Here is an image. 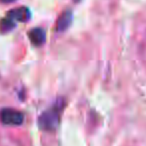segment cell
<instances>
[{
	"label": "cell",
	"instance_id": "3",
	"mask_svg": "<svg viewBox=\"0 0 146 146\" xmlns=\"http://www.w3.org/2000/svg\"><path fill=\"white\" fill-rule=\"evenodd\" d=\"M8 17L13 21H19V22H25L30 17V12L24 6L18 7V8L12 9L8 12Z\"/></svg>",
	"mask_w": 146,
	"mask_h": 146
},
{
	"label": "cell",
	"instance_id": "2",
	"mask_svg": "<svg viewBox=\"0 0 146 146\" xmlns=\"http://www.w3.org/2000/svg\"><path fill=\"white\" fill-rule=\"evenodd\" d=\"M0 120L5 125H21L24 121V115L18 110L5 108L0 113Z\"/></svg>",
	"mask_w": 146,
	"mask_h": 146
},
{
	"label": "cell",
	"instance_id": "5",
	"mask_svg": "<svg viewBox=\"0 0 146 146\" xmlns=\"http://www.w3.org/2000/svg\"><path fill=\"white\" fill-rule=\"evenodd\" d=\"M73 15L70 10H65L62 14L59 16L58 20H57V30L62 32L68 29V27L71 25L72 22Z\"/></svg>",
	"mask_w": 146,
	"mask_h": 146
},
{
	"label": "cell",
	"instance_id": "6",
	"mask_svg": "<svg viewBox=\"0 0 146 146\" xmlns=\"http://www.w3.org/2000/svg\"><path fill=\"white\" fill-rule=\"evenodd\" d=\"M15 26L14 21L11 18H9L8 16L6 18H3L2 20L0 21V31L1 32H7L10 31L11 29H13Z\"/></svg>",
	"mask_w": 146,
	"mask_h": 146
},
{
	"label": "cell",
	"instance_id": "1",
	"mask_svg": "<svg viewBox=\"0 0 146 146\" xmlns=\"http://www.w3.org/2000/svg\"><path fill=\"white\" fill-rule=\"evenodd\" d=\"M59 121V113L57 109H50L42 113L39 117L38 123L41 129L46 131H53L56 129Z\"/></svg>",
	"mask_w": 146,
	"mask_h": 146
},
{
	"label": "cell",
	"instance_id": "7",
	"mask_svg": "<svg viewBox=\"0 0 146 146\" xmlns=\"http://www.w3.org/2000/svg\"><path fill=\"white\" fill-rule=\"evenodd\" d=\"M0 1L3 3H11V2H14L15 0H0Z\"/></svg>",
	"mask_w": 146,
	"mask_h": 146
},
{
	"label": "cell",
	"instance_id": "4",
	"mask_svg": "<svg viewBox=\"0 0 146 146\" xmlns=\"http://www.w3.org/2000/svg\"><path fill=\"white\" fill-rule=\"evenodd\" d=\"M29 39L35 46H40V45L44 44L45 40H46L45 30L43 28H40V27L31 29L30 32H29Z\"/></svg>",
	"mask_w": 146,
	"mask_h": 146
},
{
	"label": "cell",
	"instance_id": "8",
	"mask_svg": "<svg viewBox=\"0 0 146 146\" xmlns=\"http://www.w3.org/2000/svg\"><path fill=\"white\" fill-rule=\"evenodd\" d=\"M74 1H75V2H78V1H79V0H74Z\"/></svg>",
	"mask_w": 146,
	"mask_h": 146
}]
</instances>
